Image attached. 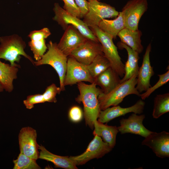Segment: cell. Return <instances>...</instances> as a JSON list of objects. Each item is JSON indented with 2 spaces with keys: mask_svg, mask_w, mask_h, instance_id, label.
<instances>
[{
  "mask_svg": "<svg viewBox=\"0 0 169 169\" xmlns=\"http://www.w3.org/2000/svg\"><path fill=\"white\" fill-rule=\"evenodd\" d=\"M77 85L79 94L75 100L79 103H83L86 124L93 129L94 122L98 118L101 110L98 97L103 91L94 83L88 84L80 82Z\"/></svg>",
  "mask_w": 169,
  "mask_h": 169,
  "instance_id": "6da1fadb",
  "label": "cell"
},
{
  "mask_svg": "<svg viewBox=\"0 0 169 169\" xmlns=\"http://www.w3.org/2000/svg\"><path fill=\"white\" fill-rule=\"evenodd\" d=\"M0 59L9 61L12 66H18L21 57L24 56L34 65L33 58L25 51L26 44L22 37L16 34L0 37Z\"/></svg>",
  "mask_w": 169,
  "mask_h": 169,
  "instance_id": "7a4b0ae2",
  "label": "cell"
},
{
  "mask_svg": "<svg viewBox=\"0 0 169 169\" xmlns=\"http://www.w3.org/2000/svg\"><path fill=\"white\" fill-rule=\"evenodd\" d=\"M138 72L128 80L119 84L110 92L102 93L99 95L98 100L101 110L111 106L118 105L126 96L135 95L140 96V93L136 88Z\"/></svg>",
  "mask_w": 169,
  "mask_h": 169,
  "instance_id": "3957f363",
  "label": "cell"
},
{
  "mask_svg": "<svg viewBox=\"0 0 169 169\" xmlns=\"http://www.w3.org/2000/svg\"><path fill=\"white\" fill-rule=\"evenodd\" d=\"M48 51L39 60L34 61V65L51 66L57 73L61 91L65 90L64 82L65 76L68 57L59 49L57 44L49 41L47 44Z\"/></svg>",
  "mask_w": 169,
  "mask_h": 169,
  "instance_id": "277c9868",
  "label": "cell"
},
{
  "mask_svg": "<svg viewBox=\"0 0 169 169\" xmlns=\"http://www.w3.org/2000/svg\"><path fill=\"white\" fill-rule=\"evenodd\" d=\"M90 28L101 44L103 53L109 61L111 67L120 77H123L125 73L124 64L113 42V38L98 27Z\"/></svg>",
  "mask_w": 169,
  "mask_h": 169,
  "instance_id": "5b68a950",
  "label": "cell"
},
{
  "mask_svg": "<svg viewBox=\"0 0 169 169\" xmlns=\"http://www.w3.org/2000/svg\"><path fill=\"white\" fill-rule=\"evenodd\" d=\"M53 11L55 15L53 19L65 30L68 26L75 27L86 38L99 42L90 28L80 18L68 13L58 3L54 4Z\"/></svg>",
  "mask_w": 169,
  "mask_h": 169,
  "instance_id": "8992f818",
  "label": "cell"
},
{
  "mask_svg": "<svg viewBox=\"0 0 169 169\" xmlns=\"http://www.w3.org/2000/svg\"><path fill=\"white\" fill-rule=\"evenodd\" d=\"M89 4L88 12L83 21L89 28L98 27L100 22L106 18H116L119 12L110 5L97 0H87Z\"/></svg>",
  "mask_w": 169,
  "mask_h": 169,
  "instance_id": "52a82bcc",
  "label": "cell"
},
{
  "mask_svg": "<svg viewBox=\"0 0 169 169\" xmlns=\"http://www.w3.org/2000/svg\"><path fill=\"white\" fill-rule=\"evenodd\" d=\"M147 0H130L124 6L121 12L126 28L138 29V24L142 16L148 9Z\"/></svg>",
  "mask_w": 169,
  "mask_h": 169,
  "instance_id": "ba28073f",
  "label": "cell"
},
{
  "mask_svg": "<svg viewBox=\"0 0 169 169\" xmlns=\"http://www.w3.org/2000/svg\"><path fill=\"white\" fill-rule=\"evenodd\" d=\"M94 136L84 152L79 155L69 157L76 166L84 164L93 159L101 158L112 150L100 137Z\"/></svg>",
  "mask_w": 169,
  "mask_h": 169,
  "instance_id": "9c48e42d",
  "label": "cell"
},
{
  "mask_svg": "<svg viewBox=\"0 0 169 169\" xmlns=\"http://www.w3.org/2000/svg\"><path fill=\"white\" fill-rule=\"evenodd\" d=\"M84 81L91 84L94 82V79L90 74L87 66L79 63L71 56H68L64 86Z\"/></svg>",
  "mask_w": 169,
  "mask_h": 169,
  "instance_id": "30bf717a",
  "label": "cell"
},
{
  "mask_svg": "<svg viewBox=\"0 0 169 169\" xmlns=\"http://www.w3.org/2000/svg\"><path fill=\"white\" fill-rule=\"evenodd\" d=\"M102 54V46L99 42L87 38L83 43L74 50L69 56L88 66L97 56Z\"/></svg>",
  "mask_w": 169,
  "mask_h": 169,
  "instance_id": "8fae6325",
  "label": "cell"
},
{
  "mask_svg": "<svg viewBox=\"0 0 169 169\" xmlns=\"http://www.w3.org/2000/svg\"><path fill=\"white\" fill-rule=\"evenodd\" d=\"M37 137L36 130L30 127L22 128L18 135L20 152L36 160L39 155Z\"/></svg>",
  "mask_w": 169,
  "mask_h": 169,
  "instance_id": "7c38bea8",
  "label": "cell"
},
{
  "mask_svg": "<svg viewBox=\"0 0 169 169\" xmlns=\"http://www.w3.org/2000/svg\"><path fill=\"white\" fill-rule=\"evenodd\" d=\"M151 148L156 156L161 158L169 156V133L163 131L152 132L141 143Z\"/></svg>",
  "mask_w": 169,
  "mask_h": 169,
  "instance_id": "4fadbf2b",
  "label": "cell"
},
{
  "mask_svg": "<svg viewBox=\"0 0 169 169\" xmlns=\"http://www.w3.org/2000/svg\"><path fill=\"white\" fill-rule=\"evenodd\" d=\"M64 30L57 45L63 53L68 56L74 50L83 43L87 38L72 25H69Z\"/></svg>",
  "mask_w": 169,
  "mask_h": 169,
  "instance_id": "5bb4252c",
  "label": "cell"
},
{
  "mask_svg": "<svg viewBox=\"0 0 169 169\" xmlns=\"http://www.w3.org/2000/svg\"><path fill=\"white\" fill-rule=\"evenodd\" d=\"M137 114L133 113L127 118L120 120V125L117 127L119 132L121 134L130 133L144 137L151 133L152 131L147 129L143 124L145 115Z\"/></svg>",
  "mask_w": 169,
  "mask_h": 169,
  "instance_id": "9a60e30c",
  "label": "cell"
},
{
  "mask_svg": "<svg viewBox=\"0 0 169 169\" xmlns=\"http://www.w3.org/2000/svg\"><path fill=\"white\" fill-rule=\"evenodd\" d=\"M145 105V102L141 99L129 107L123 108L117 105L108 107L100 110L98 121L103 123H107L114 118L130 112L140 114L143 112Z\"/></svg>",
  "mask_w": 169,
  "mask_h": 169,
  "instance_id": "2e32d148",
  "label": "cell"
},
{
  "mask_svg": "<svg viewBox=\"0 0 169 169\" xmlns=\"http://www.w3.org/2000/svg\"><path fill=\"white\" fill-rule=\"evenodd\" d=\"M151 49V44L150 43L146 48L143 55L142 65L138 70L136 88L140 93L146 91L151 86L150 83V79L154 74L153 67L151 65L150 59Z\"/></svg>",
  "mask_w": 169,
  "mask_h": 169,
  "instance_id": "e0dca14e",
  "label": "cell"
},
{
  "mask_svg": "<svg viewBox=\"0 0 169 169\" xmlns=\"http://www.w3.org/2000/svg\"><path fill=\"white\" fill-rule=\"evenodd\" d=\"M120 80L119 76L110 67L98 75L94 83L100 87L103 93L107 94L119 84Z\"/></svg>",
  "mask_w": 169,
  "mask_h": 169,
  "instance_id": "ac0fdd59",
  "label": "cell"
},
{
  "mask_svg": "<svg viewBox=\"0 0 169 169\" xmlns=\"http://www.w3.org/2000/svg\"><path fill=\"white\" fill-rule=\"evenodd\" d=\"M117 45L120 49H126L128 54V59L124 64L125 73L122 79H120V83L128 80L138 72L139 57L138 53L122 42L118 43Z\"/></svg>",
  "mask_w": 169,
  "mask_h": 169,
  "instance_id": "d6986e66",
  "label": "cell"
},
{
  "mask_svg": "<svg viewBox=\"0 0 169 169\" xmlns=\"http://www.w3.org/2000/svg\"><path fill=\"white\" fill-rule=\"evenodd\" d=\"M142 35L141 31L138 29L133 30L126 28L121 30L117 34L120 39V42L139 54L143 51L144 49L141 44Z\"/></svg>",
  "mask_w": 169,
  "mask_h": 169,
  "instance_id": "ffe728a7",
  "label": "cell"
},
{
  "mask_svg": "<svg viewBox=\"0 0 169 169\" xmlns=\"http://www.w3.org/2000/svg\"><path fill=\"white\" fill-rule=\"evenodd\" d=\"M40 150L38 158L53 163L56 168L66 169H77L76 166L68 156H62L54 154L48 151L42 145H39Z\"/></svg>",
  "mask_w": 169,
  "mask_h": 169,
  "instance_id": "44dd1931",
  "label": "cell"
},
{
  "mask_svg": "<svg viewBox=\"0 0 169 169\" xmlns=\"http://www.w3.org/2000/svg\"><path fill=\"white\" fill-rule=\"evenodd\" d=\"M94 136L97 135L101 137L103 141L113 148L116 144V137L119 132L116 126H109L104 124L96 120L94 123Z\"/></svg>",
  "mask_w": 169,
  "mask_h": 169,
  "instance_id": "7402d4cb",
  "label": "cell"
},
{
  "mask_svg": "<svg viewBox=\"0 0 169 169\" xmlns=\"http://www.w3.org/2000/svg\"><path fill=\"white\" fill-rule=\"evenodd\" d=\"M20 66H12L2 62L0 60V83L4 90L11 92L13 89V82L17 78Z\"/></svg>",
  "mask_w": 169,
  "mask_h": 169,
  "instance_id": "603a6c76",
  "label": "cell"
},
{
  "mask_svg": "<svg viewBox=\"0 0 169 169\" xmlns=\"http://www.w3.org/2000/svg\"><path fill=\"white\" fill-rule=\"evenodd\" d=\"M98 27L102 31L115 38L118 33L125 28L123 18L121 12L113 20L105 19L99 23Z\"/></svg>",
  "mask_w": 169,
  "mask_h": 169,
  "instance_id": "cb8c5ba5",
  "label": "cell"
},
{
  "mask_svg": "<svg viewBox=\"0 0 169 169\" xmlns=\"http://www.w3.org/2000/svg\"><path fill=\"white\" fill-rule=\"evenodd\" d=\"M110 67V63L104 54L97 56L87 66L90 73L94 80L100 74Z\"/></svg>",
  "mask_w": 169,
  "mask_h": 169,
  "instance_id": "d4e9b609",
  "label": "cell"
},
{
  "mask_svg": "<svg viewBox=\"0 0 169 169\" xmlns=\"http://www.w3.org/2000/svg\"><path fill=\"white\" fill-rule=\"evenodd\" d=\"M169 111V93L157 95L155 97L152 112L153 118L157 119Z\"/></svg>",
  "mask_w": 169,
  "mask_h": 169,
  "instance_id": "484cf974",
  "label": "cell"
},
{
  "mask_svg": "<svg viewBox=\"0 0 169 169\" xmlns=\"http://www.w3.org/2000/svg\"><path fill=\"white\" fill-rule=\"evenodd\" d=\"M36 160L20 153L16 160H13V169H40Z\"/></svg>",
  "mask_w": 169,
  "mask_h": 169,
  "instance_id": "4316f807",
  "label": "cell"
},
{
  "mask_svg": "<svg viewBox=\"0 0 169 169\" xmlns=\"http://www.w3.org/2000/svg\"><path fill=\"white\" fill-rule=\"evenodd\" d=\"M28 45L33 53L34 58L36 61L42 58L48 49L45 39L38 41L31 40L28 42Z\"/></svg>",
  "mask_w": 169,
  "mask_h": 169,
  "instance_id": "83f0119b",
  "label": "cell"
},
{
  "mask_svg": "<svg viewBox=\"0 0 169 169\" xmlns=\"http://www.w3.org/2000/svg\"><path fill=\"white\" fill-rule=\"evenodd\" d=\"M159 79L153 86H151L143 93L140 94V96L143 100L148 98L155 90L166 84L169 80V69L165 73L158 74Z\"/></svg>",
  "mask_w": 169,
  "mask_h": 169,
  "instance_id": "f1b7e54d",
  "label": "cell"
},
{
  "mask_svg": "<svg viewBox=\"0 0 169 169\" xmlns=\"http://www.w3.org/2000/svg\"><path fill=\"white\" fill-rule=\"evenodd\" d=\"M61 91L60 88L57 87L55 84H52L48 86L43 94L45 102L56 103V96Z\"/></svg>",
  "mask_w": 169,
  "mask_h": 169,
  "instance_id": "f546056e",
  "label": "cell"
},
{
  "mask_svg": "<svg viewBox=\"0 0 169 169\" xmlns=\"http://www.w3.org/2000/svg\"><path fill=\"white\" fill-rule=\"evenodd\" d=\"M43 94H38L28 96L26 100L23 101V103L26 108L31 109L33 108L34 105L45 102Z\"/></svg>",
  "mask_w": 169,
  "mask_h": 169,
  "instance_id": "4dcf8cb0",
  "label": "cell"
},
{
  "mask_svg": "<svg viewBox=\"0 0 169 169\" xmlns=\"http://www.w3.org/2000/svg\"><path fill=\"white\" fill-rule=\"evenodd\" d=\"M51 34L49 29L44 28L39 30L31 32L28 36L31 40L38 41L47 38Z\"/></svg>",
  "mask_w": 169,
  "mask_h": 169,
  "instance_id": "1f68e13d",
  "label": "cell"
},
{
  "mask_svg": "<svg viewBox=\"0 0 169 169\" xmlns=\"http://www.w3.org/2000/svg\"><path fill=\"white\" fill-rule=\"evenodd\" d=\"M64 2V9L68 13L80 18V11L74 0H62Z\"/></svg>",
  "mask_w": 169,
  "mask_h": 169,
  "instance_id": "d6a6232c",
  "label": "cell"
},
{
  "mask_svg": "<svg viewBox=\"0 0 169 169\" xmlns=\"http://www.w3.org/2000/svg\"><path fill=\"white\" fill-rule=\"evenodd\" d=\"M69 116L72 121L78 122L82 118L83 112L79 107L74 106L70 109L69 112Z\"/></svg>",
  "mask_w": 169,
  "mask_h": 169,
  "instance_id": "836d02e7",
  "label": "cell"
},
{
  "mask_svg": "<svg viewBox=\"0 0 169 169\" xmlns=\"http://www.w3.org/2000/svg\"><path fill=\"white\" fill-rule=\"evenodd\" d=\"M80 12V18H83L88 11L89 4L87 0H74Z\"/></svg>",
  "mask_w": 169,
  "mask_h": 169,
  "instance_id": "e575fe53",
  "label": "cell"
},
{
  "mask_svg": "<svg viewBox=\"0 0 169 169\" xmlns=\"http://www.w3.org/2000/svg\"><path fill=\"white\" fill-rule=\"evenodd\" d=\"M4 88L1 84L0 83V92H2L4 90Z\"/></svg>",
  "mask_w": 169,
  "mask_h": 169,
  "instance_id": "d590c367",
  "label": "cell"
},
{
  "mask_svg": "<svg viewBox=\"0 0 169 169\" xmlns=\"http://www.w3.org/2000/svg\"><path fill=\"white\" fill-rule=\"evenodd\" d=\"M98 0L99 1H100V0Z\"/></svg>",
  "mask_w": 169,
  "mask_h": 169,
  "instance_id": "8d00e7d4",
  "label": "cell"
}]
</instances>
